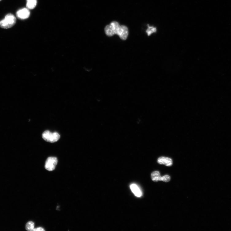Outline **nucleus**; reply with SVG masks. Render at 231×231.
<instances>
[{"label": "nucleus", "instance_id": "f8f14e48", "mask_svg": "<svg viewBox=\"0 0 231 231\" xmlns=\"http://www.w3.org/2000/svg\"><path fill=\"white\" fill-rule=\"evenodd\" d=\"M44 229L41 227H39L37 228H34L33 231H45Z\"/></svg>", "mask_w": 231, "mask_h": 231}, {"label": "nucleus", "instance_id": "39448f33", "mask_svg": "<svg viewBox=\"0 0 231 231\" xmlns=\"http://www.w3.org/2000/svg\"><path fill=\"white\" fill-rule=\"evenodd\" d=\"M151 177L152 180L155 182L159 181H162L167 183L171 180L170 177L168 175H166L162 177H161L160 174L158 171L152 172L151 174Z\"/></svg>", "mask_w": 231, "mask_h": 231}, {"label": "nucleus", "instance_id": "7ed1b4c3", "mask_svg": "<svg viewBox=\"0 0 231 231\" xmlns=\"http://www.w3.org/2000/svg\"><path fill=\"white\" fill-rule=\"evenodd\" d=\"M60 135L57 132H51L48 130L45 131L42 134L43 139L46 142L54 143L57 142L60 138Z\"/></svg>", "mask_w": 231, "mask_h": 231}, {"label": "nucleus", "instance_id": "1a4fd4ad", "mask_svg": "<svg viewBox=\"0 0 231 231\" xmlns=\"http://www.w3.org/2000/svg\"><path fill=\"white\" fill-rule=\"evenodd\" d=\"M26 7L28 9H33L36 7L37 0H27Z\"/></svg>", "mask_w": 231, "mask_h": 231}, {"label": "nucleus", "instance_id": "ddd939ff", "mask_svg": "<svg viewBox=\"0 0 231 231\" xmlns=\"http://www.w3.org/2000/svg\"><path fill=\"white\" fill-rule=\"evenodd\" d=\"M1 1V0H0V1Z\"/></svg>", "mask_w": 231, "mask_h": 231}, {"label": "nucleus", "instance_id": "423d86ee", "mask_svg": "<svg viewBox=\"0 0 231 231\" xmlns=\"http://www.w3.org/2000/svg\"><path fill=\"white\" fill-rule=\"evenodd\" d=\"M30 15V12L27 8H24L18 11L16 16L19 19H25L29 18Z\"/></svg>", "mask_w": 231, "mask_h": 231}, {"label": "nucleus", "instance_id": "f03ea898", "mask_svg": "<svg viewBox=\"0 0 231 231\" xmlns=\"http://www.w3.org/2000/svg\"><path fill=\"white\" fill-rule=\"evenodd\" d=\"M16 18L11 13L6 15L5 18L0 21V27L4 29H10L16 23Z\"/></svg>", "mask_w": 231, "mask_h": 231}, {"label": "nucleus", "instance_id": "0eeeda50", "mask_svg": "<svg viewBox=\"0 0 231 231\" xmlns=\"http://www.w3.org/2000/svg\"><path fill=\"white\" fill-rule=\"evenodd\" d=\"M157 162L160 164H164L167 166H170L172 165V160L165 157H159L158 159Z\"/></svg>", "mask_w": 231, "mask_h": 231}, {"label": "nucleus", "instance_id": "6e6552de", "mask_svg": "<svg viewBox=\"0 0 231 231\" xmlns=\"http://www.w3.org/2000/svg\"><path fill=\"white\" fill-rule=\"evenodd\" d=\"M131 190L133 193L138 197H141L142 196V192L137 186L135 184H132L130 186Z\"/></svg>", "mask_w": 231, "mask_h": 231}, {"label": "nucleus", "instance_id": "9b49d317", "mask_svg": "<svg viewBox=\"0 0 231 231\" xmlns=\"http://www.w3.org/2000/svg\"><path fill=\"white\" fill-rule=\"evenodd\" d=\"M34 223L32 221L28 222L25 226L26 229L27 231H33L34 229Z\"/></svg>", "mask_w": 231, "mask_h": 231}, {"label": "nucleus", "instance_id": "9d476101", "mask_svg": "<svg viewBox=\"0 0 231 231\" xmlns=\"http://www.w3.org/2000/svg\"><path fill=\"white\" fill-rule=\"evenodd\" d=\"M148 29L146 30V33L148 36H150L152 34L156 33L157 32L156 27L154 26H151L148 25Z\"/></svg>", "mask_w": 231, "mask_h": 231}, {"label": "nucleus", "instance_id": "20e7f679", "mask_svg": "<svg viewBox=\"0 0 231 231\" xmlns=\"http://www.w3.org/2000/svg\"><path fill=\"white\" fill-rule=\"evenodd\" d=\"M58 162V159L56 157H48L45 164V169L49 171H53L57 164Z\"/></svg>", "mask_w": 231, "mask_h": 231}, {"label": "nucleus", "instance_id": "f257e3e1", "mask_svg": "<svg viewBox=\"0 0 231 231\" xmlns=\"http://www.w3.org/2000/svg\"><path fill=\"white\" fill-rule=\"evenodd\" d=\"M105 33L109 37L117 34L123 40H126L129 35L128 27L125 25H120L116 21H113L107 25L104 29Z\"/></svg>", "mask_w": 231, "mask_h": 231}]
</instances>
